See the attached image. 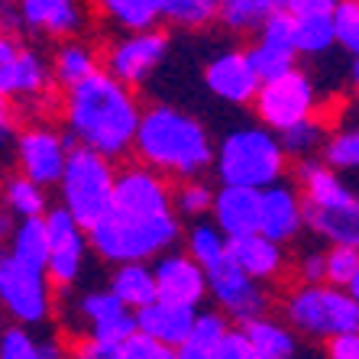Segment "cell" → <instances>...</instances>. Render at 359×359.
<instances>
[{"instance_id": "24", "label": "cell", "mask_w": 359, "mask_h": 359, "mask_svg": "<svg viewBox=\"0 0 359 359\" xmlns=\"http://www.w3.org/2000/svg\"><path fill=\"white\" fill-rule=\"evenodd\" d=\"M194 320L198 311L182 308V304H168V301H156L149 308L136 311V327L140 334H149L152 340L165 343V346H184L194 334Z\"/></svg>"}, {"instance_id": "38", "label": "cell", "mask_w": 359, "mask_h": 359, "mask_svg": "<svg viewBox=\"0 0 359 359\" xmlns=\"http://www.w3.org/2000/svg\"><path fill=\"white\" fill-rule=\"evenodd\" d=\"M220 0H162L165 23L178 29H204L208 23L217 20Z\"/></svg>"}, {"instance_id": "42", "label": "cell", "mask_w": 359, "mask_h": 359, "mask_svg": "<svg viewBox=\"0 0 359 359\" xmlns=\"http://www.w3.org/2000/svg\"><path fill=\"white\" fill-rule=\"evenodd\" d=\"M337 46L350 55H359V0H343L334 13Z\"/></svg>"}, {"instance_id": "41", "label": "cell", "mask_w": 359, "mask_h": 359, "mask_svg": "<svg viewBox=\"0 0 359 359\" xmlns=\"http://www.w3.org/2000/svg\"><path fill=\"white\" fill-rule=\"evenodd\" d=\"M294 282L327 285V246H308L294 256Z\"/></svg>"}, {"instance_id": "17", "label": "cell", "mask_w": 359, "mask_h": 359, "mask_svg": "<svg viewBox=\"0 0 359 359\" xmlns=\"http://www.w3.org/2000/svg\"><path fill=\"white\" fill-rule=\"evenodd\" d=\"M204 78V88L217 100L230 104V107H246V104H256L262 88V78L256 75L246 49H224L217 52L214 59L204 65L201 72Z\"/></svg>"}, {"instance_id": "18", "label": "cell", "mask_w": 359, "mask_h": 359, "mask_svg": "<svg viewBox=\"0 0 359 359\" xmlns=\"http://www.w3.org/2000/svg\"><path fill=\"white\" fill-rule=\"evenodd\" d=\"M252 68L262 81H276V78L288 75L298 68V49H294V17L285 10L278 17H272L259 33L252 36V42L246 46Z\"/></svg>"}, {"instance_id": "34", "label": "cell", "mask_w": 359, "mask_h": 359, "mask_svg": "<svg viewBox=\"0 0 359 359\" xmlns=\"http://www.w3.org/2000/svg\"><path fill=\"white\" fill-rule=\"evenodd\" d=\"M327 140H330V133H327V123L320 117H311V120H304V123H298V126H292V130L282 133V146L294 165L320 159L327 149Z\"/></svg>"}, {"instance_id": "14", "label": "cell", "mask_w": 359, "mask_h": 359, "mask_svg": "<svg viewBox=\"0 0 359 359\" xmlns=\"http://www.w3.org/2000/svg\"><path fill=\"white\" fill-rule=\"evenodd\" d=\"M46 226H49V243H52L49 278L59 292H68V288L78 285L88 259L94 256L91 240H88V230L65 208H52L46 214Z\"/></svg>"}, {"instance_id": "28", "label": "cell", "mask_w": 359, "mask_h": 359, "mask_svg": "<svg viewBox=\"0 0 359 359\" xmlns=\"http://www.w3.org/2000/svg\"><path fill=\"white\" fill-rule=\"evenodd\" d=\"M288 10V0H220L217 23L233 36H256L272 17Z\"/></svg>"}, {"instance_id": "45", "label": "cell", "mask_w": 359, "mask_h": 359, "mask_svg": "<svg viewBox=\"0 0 359 359\" xmlns=\"http://www.w3.org/2000/svg\"><path fill=\"white\" fill-rule=\"evenodd\" d=\"M343 0H288V13L294 20H318V17H334Z\"/></svg>"}, {"instance_id": "19", "label": "cell", "mask_w": 359, "mask_h": 359, "mask_svg": "<svg viewBox=\"0 0 359 359\" xmlns=\"http://www.w3.org/2000/svg\"><path fill=\"white\" fill-rule=\"evenodd\" d=\"M156 266V285H159V301L182 304V308L201 311V304L210 298L208 272L201 262H194L184 250L165 252Z\"/></svg>"}, {"instance_id": "46", "label": "cell", "mask_w": 359, "mask_h": 359, "mask_svg": "<svg viewBox=\"0 0 359 359\" xmlns=\"http://www.w3.org/2000/svg\"><path fill=\"white\" fill-rule=\"evenodd\" d=\"M220 356L224 359H262L256 353V346L250 343V337L243 334V327H233L230 334H226L224 346H220Z\"/></svg>"}, {"instance_id": "12", "label": "cell", "mask_w": 359, "mask_h": 359, "mask_svg": "<svg viewBox=\"0 0 359 359\" xmlns=\"http://www.w3.org/2000/svg\"><path fill=\"white\" fill-rule=\"evenodd\" d=\"M172 39L165 29H142V33H117L104 46V72L123 81L126 88L146 84L165 62Z\"/></svg>"}, {"instance_id": "32", "label": "cell", "mask_w": 359, "mask_h": 359, "mask_svg": "<svg viewBox=\"0 0 359 359\" xmlns=\"http://www.w3.org/2000/svg\"><path fill=\"white\" fill-rule=\"evenodd\" d=\"M7 252L17 256L20 262H29V266H39L49 272V226H46V217L36 220H17L13 230L7 236Z\"/></svg>"}, {"instance_id": "43", "label": "cell", "mask_w": 359, "mask_h": 359, "mask_svg": "<svg viewBox=\"0 0 359 359\" xmlns=\"http://www.w3.org/2000/svg\"><path fill=\"white\" fill-rule=\"evenodd\" d=\"M120 350H123V359H178L175 346H165V343L152 340L149 334H140V330Z\"/></svg>"}, {"instance_id": "36", "label": "cell", "mask_w": 359, "mask_h": 359, "mask_svg": "<svg viewBox=\"0 0 359 359\" xmlns=\"http://www.w3.org/2000/svg\"><path fill=\"white\" fill-rule=\"evenodd\" d=\"M320 159L330 168H337L340 175L343 172H359V117L337 126L327 140V149Z\"/></svg>"}, {"instance_id": "33", "label": "cell", "mask_w": 359, "mask_h": 359, "mask_svg": "<svg viewBox=\"0 0 359 359\" xmlns=\"http://www.w3.org/2000/svg\"><path fill=\"white\" fill-rule=\"evenodd\" d=\"M182 250L188 252L194 262H201L204 272H208V269H214L217 262H224L226 256H230V240H226L224 230L208 217V220H194V224L184 226Z\"/></svg>"}, {"instance_id": "30", "label": "cell", "mask_w": 359, "mask_h": 359, "mask_svg": "<svg viewBox=\"0 0 359 359\" xmlns=\"http://www.w3.org/2000/svg\"><path fill=\"white\" fill-rule=\"evenodd\" d=\"M243 334L250 337L262 359H298V340L285 318H256L250 324H243Z\"/></svg>"}, {"instance_id": "47", "label": "cell", "mask_w": 359, "mask_h": 359, "mask_svg": "<svg viewBox=\"0 0 359 359\" xmlns=\"http://www.w3.org/2000/svg\"><path fill=\"white\" fill-rule=\"evenodd\" d=\"M324 356L327 359H359V334H346L337 340L324 343Z\"/></svg>"}, {"instance_id": "44", "label": "cell", "mask_w": 359, "mask_h": 359, "mask_svg": "<svg viewBox=\"0 0 359 359\" xmlns=\"http://www.w3.org/2000/svg\"><path fill=\"white\" fill-rule=\"evenodd\" d=\"M123 343H107V340H94V337H78L68 346V359H123Z\"/></svg>"}, {"instance_id": "11", "label": "cell", "mask_w": 359, "mask_h": 359, "mask_svg": "<svg viewBox=\"0 0 359 359\" xmlns=\"http://www.w3.org/2000/svg\"><path fill=\"white\" fill-rule=\"evenodd\" d=\"M72 149H75V142L68 140L65 130H55L49 123H33L26 130H17V140L10 146V159L17 165L13 172L33 178L42 188H59Z\"/></svg>"}, {"instance_id": "37", "label": "cell", "mask_w": 359, "mask_h": 359, "mask_svg": "<svg viewBox=\"0 0 359 359\" xmlns=\"http://www.w3.org/2000/svg\"><path fill=\"white\" fill-rule=\"evenodd\" d=\"M214 198L217 188H210L204 178H191V182H178L175 184V214L188 224L194 220H208L214 210Z\"/></svg>"}, {"instance_id": "26", "label": "cell", "mask_w": 359, "mask_h": 359, "mask_svg": "<svg viewBox=\"0 0 359 359\" xmlns=\"http://www.w3.org/2000/svg\"><path fill=\"white\" fill-rule=\"evenodd\" d=\"M308 233L318 236L324 246H353V250H359V191L337 210L308 208Z\"/></svg>"}, {"instance_id": "9", "label": "cell", "mask_w": 359, "mask_h": 359, "mask_svg": "<svg viewBox=\"0 0 359 359\" xmlns=\"http://www.w3.org/2000/svg\"><path fill=\"white\" fill-rule=\"evenodd\" d=\"M52 59H46L36 46L20 36L4 33L0 39V94L7 104H39L55 100L52 94Z\"/></svg>"}, {"instance_id": "6", "label": "cell", "mask_w": 359, "mask_h": 359, "mask_svg": "<svg viewBox=\"0 0 359 359\" xmlns=\"http://www.w3.org/2000/svg\"><path fill=\"white\" fill-rule=\"evenodd\" d=\"M117 165L100 152L75 146L59 182V208H65L84 230H94L114 208Z\"/></svg>"}, {"instance_id": "29", "label": "cell", "mask_w": 359, "mask_h": 359, "mask_svg": "<svg viewBox=\"0 0 359 359\" xmlns=\"http://www.w3.org/2000/svg\"><path fill=\"white\" fill-rule=\"evenodd\" d=\"M94 7L117 33H142L165 23L162 0H94Z\"/></svg>"}, {"instance_id": "48", "label": "cell", "mask_w": 359, "mask_h": 359, "mask_svg": "<svg viewBox=\"0 0 359 359\" xmlns=\"http://www.w3.org/2000/svg\"><path fill=\"white\" fill-rule=\"evenodd\" d=\"M178 359H224V356H220V346L188 340L184 346H178Z\"/></svg>"}, {"instance_id": "39", "label": "cell", "mask_w": 359, "mask_h": 359, "mask_svg": "<svg viewBox=\"0 0 359 359\" xmlns=\"http://www.w3.org/2000/svg\"><path fill=\"white\" fill-rule=\"evenodd\" d=\"M42 343L29 327L7 324L0 334V359H42Z\"/></svg>"}, {"instance_id": "2", "label": "cell", "mask_w": 359, "mask_h": 359, "mask_svg": "<svg viewBox=\"0 0 359 359\" xmlns=\"http://www.w3.org/2000/svg\"><path fill=\"white\" fill-rule=\"evenodd\" d=\"M133 159L178 184L201 178L208 168L214 172L217 142L194 114L175 104H152L142 114Z\"/></svg>"}, {"instance_id": "1", "label": "cell", "mask_w": 359, "mask_h": 359, "mask_svg": "<svg viewBox=\"0 0 359 359\" xmlns=\"http://www.w3.org/2000/svg\"><path fill=\"white\" fill-rule=\"evenodd\" d=\"M142 114L146 110L133 88H126L104 68L88 81L62 91V123L68 140L100 152L110 162L133 156Z\"/></svg>"}, {"instance_id": "51", "label": "cell", "mask_w": 359, "mask_h": 359, "mask_svg": "<svg viewBox=\"0 0 359 359\" xmlns=\"http://www.w3.org/2000/svg\"><path fill=\"white\" fill-rule=\"evenodd\" d=\"M346 292H350L353 298L359 301V272H356V278H353V282H350V288H346Z\"/></svg>"}, {"instance_id": "21", "label": "cell", "mask_w": 359, "mask_h": 359, "mask_svg": "<svg viewBox=\"0 0 359 359\" xmlns=\"http://www.w3.org/2000/svg\"><path fill=\"white\" fill-rule=\"evenodd\" d=\"M210 220L224 230L226 240H240L262 230V191L256 188H236V184H217V198Z\"/></svg>"}, {"instance_id": "4", "label": "cell", "mask_w": 359, "mask_h": 359, "mask_svg": "<svg viewBox=\"0 0 359 359\" xmlns=\"http://www.w3.org/2000/svg\"><path fill=\"white\" fill-rule=\"evenodd\" d=\"M91 250L107 266H126V262H159L165 252L178 250L184 243V226L178 214L162 217H140L110 208V214L94 230H88Z\"/></svg>"}, {"instance_id": "23", "label": "cell", "mask_w": 359, "mask_h": 359, "mask_svg": "<svg viewBox=\"0 0 359 359\" xmlns=\"http://www.w3.org/2000/svg\"><path fill=\"white\" fill-rule=\"evenodd\" d=\"M294 175H298V188L304 194V204L308 208H318V210H337L343 208L346 201L353 198V188L340 178L337 168H330L324 159H314V162H301L294 165Z\"/></svg>"}, {"instance_id": "16", "label": "cell", "mask_w": 359, "mask_h": 359, "mask_svg": "<svg viewBox=\"0 0 359 359\" xmlns=\"http://www.w3.org/2000/svg\"><path fill=\"white\" fill-rule=\"evenodd\" d=\"M72 318H75L78 337H94L107 343H126L140 330L136 311H130L110 288H91L72 301Z\"/></svg>"}, {"instance_id": "25", "label": "cell", "mask_w": 359, "mask_h": 359, "mask_svg": "<svg viewBox=\"0 0 359 359\" xmlns=\"http://www.w3.org/2000/svg\"><path fill=\"white\" fill-rule=\"evenodd\" d=\"M104 68V49H97L91 39H68L59 42L52 52V75L62 91L88 81Z\"/></svg>"}, {"instance_id": "3", "label": "cell", "mask_w": 359, "mask_h": 359, "mask_svg": "<svg viewBox=\"0 0 359 359\" xmlns=\"http://www.w3.org/2000/svg\"><path fill=\"white\" fill-rule=\"evenodd\" d=\"M288 165L292 159L282 146V136L262 126L259 120L233 126L217 140V159H214L217 184L269 191V188L288 182L285 178Z\"/></svg>"}, {"instance_id": "50", "label": "cell", "mask_w": 359, "mask_h": 359, "mask_svg": "<svg viewBox=\"0 0 359 359\" xmlns=\"http://www.w3.org/2000/svg\"><path fill=\"white\" fill-rule=\"evenodd\" d=\"M346 78H350V88L359 97V55H350V68H346Z\"/></svg>"}, {"instance_id": "10", "label": "cell", "mask_w": 359, "mask_h": 359, "mask_svg": "<svg viewBox=\"0 0 359 359\" xmlns=\"http://www.w3.org/2000/svg\"><path fill=\"white\" fill-rule=\"evenodd\" d=\"M252 110L262 126L282 136L285 130L318 117V84L304 68H294L276 81H262Z\"/></svg>"}, {"instance_id": "8", "label": "cell", "mask_w": 359, "mask_h": 359, "mask_svg": "<svg viewBox=\"0 0 359 359\" xmlns=\"http://www.w3.org/2000/svg\"><path fill=\"white\" fill-rule=\"evenodd\" d=\"M55 285L49 272L29 262H20L4 250L0 256V301L7 318L20 327H42L55 314Z\"/></svg>"}, {"instance_id": "20", "label": "cell", "mask_w": 359, "mask_h": 359, "mask_svg": "<svg viewBox=\"0 0 359 359\" xmlns=\"http://www.w3.org/2000/svg\"><path fill=\"white\" fill-rule=\"evenodd\" d=\"M308 230V208H304V194L298 184L282 182L276 188L262 191V230L269 240L292 246Z\"/></svg>"}, {"instance_id": "31", "label": "cell", "mask_w": 359, "mask_h": 359, "mask_svg": "<svg viewBox=\"0 0 359 359\" xmlns=\"http://www.w3.org/2000/svg\"><path fill=\"white\" fill-rule=\"evenodd\" d=\"M4 210L13 220H36L49 214V188L36 184L33 178L10 172L4 182Z\"/></svg>"}, {"instance_id": "13", "label": "cell", "mask_w": 359, "mask_h": 359, "mask_svg": "<svg viewBox=\"0 0 359 359\" xmlns=\"http://www.w3.org/2000/svg\"><path fill=\"white\" fill-rule=\"evenodd\" d=\"M208 285H210V301H214V308L224 311L236 327L250 324V320H256V318H266L269 308H272V292H269V285H262L252 276H246V272L233 262V256H226L224 262L208 269Z\"/></svg>"}, {"instance_id": "15", "label": "cell", "mask_w": 359, "mask_h": 359, "mask_svg": "<svg viewBox=\"0 0 359 359\" xmlns=\"http://www.w3.org/2000/svg\"><path fill=\"white\" fill-rule=\"evenodd\" d=\"M114 208L123 210V214H140V217L175 214V184L165 175H159L156 168L133 159L117 168Z\"/></svg>"}, {"instance_id": "22", "label": "cell", "mask_w": 359, "mask_h": 359, "mask_svg": "<svg viewBox=\"0 0 359 359\" xmlns=\"http://www.w3.org/2000/svg\"><path fill=\"white\" fill-rule=\"evenodd\" d=\"M230 256H233V262L246 276H252L262 285L282 278L285 269H288V252H285V246L276 240H269L266 233L230 240Z\"/></svg>"}, {"instance_id": "5", "label": "cell", "mask_w": 359, "mask_h": 359, "mask_svg": "<svg viewBox=\"0 0 359 359\" xmlns=\"http://www.w3.org/2000/svg\"><path fill=\"white\" fill-rule=\"evenodd\" d=\"M282 318L298 337L330 343L337 337L359 334V301L334 285H298L282 294Z\"/></svg>"}, {"instance_id": "49", "label": "cell", "mask_w": 359, "mask_h": 359, "mask_svg": "<svg viewBox=\"0 0 359 359\" xmlns=\"http://www.w3.org/2000/svg\"><path fill=\"white\" fill-rule=\"evenodd\" d=\"M42 359H68V353L55 337H49V340L42 343Z\"/></svg>"}, {"instance_id": "27", "label": "cell", "mask_w": 359, "mask_h": 359, "mask_svg": "<svg viewBox=\"0 0 359 359\" xmlns=\"http://www.w3.org/2000/svg\"><path fill=\"white\" fill-rule=\"evenodd\" d=\"M107 288L123 301L130 311H142L159 301V285H156V266L152 262H126L114 266L107 278Z\"/></svg>"}, {"instance_id": "7", "label": "cell", "mask_w": 359, "mask_h": 359, "mask_svg": "<svg viewBox=\"0 0 359 359\" xmlns=\"http://www.w3.org/2000/svg\"><path fill=\"white\" fill-rule=\"evenodd\" d=\"M94 0H4V33L39 39H84L91 29Z\"/></svg>"}, {"instance_id": "40", "label": "cell", "mask_w": 359, "mask_h": 359, "mask_svg": "<svg viewBox=\"0 0 359 359\" xmlns=\"http://www.w3.org/2000/svg\"><path fill=\"white\" fill-rule=\"evenodd\" d=\"M359 272V250L353 246H327V285L350 288Z\"/></svg>"}, {"instance_id": "35", "label": "cell", "mask_w": 359, "mask_h": 359, "mask_svg": "<svg viewBox=\"0 0 359 359\" xmlns=\"http://www.w3.org/2000/svg\"><path fill=\"white\" fill-rule=\"evenodd\" d=\"M294 49L301 59H327L334 49H340L334 17L294 20Z\"/></svg>"}]
</instances>
